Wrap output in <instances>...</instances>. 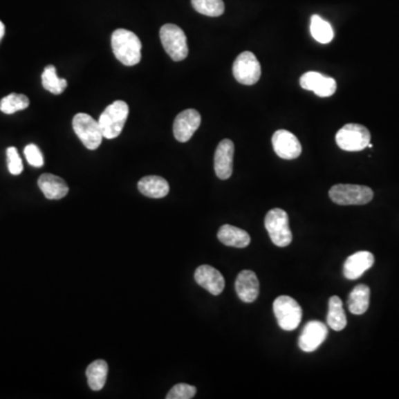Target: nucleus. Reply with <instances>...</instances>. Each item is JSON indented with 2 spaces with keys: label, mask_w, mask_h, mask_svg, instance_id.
I'll return each instance as SVG.
<instances>
[{
  "label": "nucleus",
  "mask_w": 399,
  "mask_h": 399,
  "mask_svg": "<svg viewBox=\"0 0 399 399\" xmlns=\"http://www.w3.org/2000/svg\"><path fill=\"white\" fill-rule=\"evenodd\" d=\"M88 384L93 391H101L106 382L108 375V364L102 360H97L88 366L87 371Z\"/></svg>",
  "instance_id": "5701e85b"
},
{
  "label": "nucleus",
  "mask_w": 399,
  "mask_h": 399,
  "mask_svg": "<svg viewBox=\"0 0 399 399\" xmlns=\"http://www.w3.org/2000/svg\"><path fill=\"white\" fill-rule=\"evenodd\" d=\"M335 139L342 150L358 152L369 147L371 143V132L362 124L349 123L336 133Z\"/></svg>",
  "instance_id": "0eeeda50"
},
{
  "label": "nucleus",
  "mask_w": 399,
  "mask_h": 399,
  "mask_svg": "<svg viewBox=\"0 0 399 399\" xmlns=\"http://www.w3.org/2000/svg\"><path fill=\"white\" fill-rule=\"evenodd\" d=\"M275 154L284 160H294L301 154V145L299 140L288 130H277L272 138Z\"/></svg>",
  "instance_id": "f8f14e48"
},
{
  "label": "nucleus",
  "mask_w": 399,
  "mask_h": 399,
  "mask_svg": "<svg viewBox=\"0 0 399 399\" xmlns=\"http://www.w3.org/2000/svg\"><path fill=\"white\" fill-rule=\"evenodd\" d=\"M7 163H8L9 172L12 176H19L23 172V161L20 159L18 150L15 147L7 149Z\"/></svg>",
  "instance_id": "c85d7f7f"
},
{
  "label": "nucleus",
  "mask_w": 399,
  "mask_h": 399,
  "mask_svg": "<svg viewBox=\"0 0 399 399\" xmlns=\"http://www.w3.org/2000/svg\"><path fill=\"white\" fill-rule=\"evenodd\" d=\"M266 228L273 244L279 248L290 245L293 241V234L290 229L288 213L284 210L272 209L266 216Z\"/></svg>",
  "instance_id": "20e7f679"
},
{
  "label": "nucleus",
  "mask_w": 399,
  "mask_h": 399,
  "mask_svg": "<svg viewBox=\"0 0 399 399\" xmlns=\"http://www.w3.org/2000/svg\"><path fill=\"white\" fill-rule=\"evenodd\" d=\"M73 128L77 137L82 140L86 148L97 150L102 142V132L98 121L87 113H78L73 120Z\"/></svg>",
  "instance_id": "6e6552de"
},
{
  "label": "nucleus",
  "mask_w": 399,
  "mask_h": 399,
  "mask_svg": "<svg viewBox=\"0 0 399 399\" xmlns=\"http://www.w3.org/2000/svg\"><path fill=\"white\" fill-rule=\"evenodd\" d=\"M196 388L189 384H176L171 388L167 399H191L196 396Z\"/></svg>",
  "instance_id": "cd10ccee"
},
{
  "label": "nucleus",
  "mask_w": 399,
  "mask_h": 399,
  "mask_svg": "<svg viewBox=\"0 0 399 399\" xmlns=\"http://www.w3.org/2000/svg\"><path fill=\"white\" fill-rule=\"evenodd\" d=\"M299 84L303 89L314 91L315 95L322 98H326L334 95L337 88L335 79L326 77L316 71H308L301 75Z\"/></svg>",
  "instance_id": "9b49d317"
},
{
  "label": "nucleus",
  "mask_w": 399,
  "mask_h": 399,
  "mask_svg": "<svg viewBox=\"0 0 399 399\" xmlns=\"http://www.w3.org/2000/svg\"><path fill=\"white\" fill-rule=\"evenodd\" d=\"M330 198L338 205H364L374 198L371 187L358 185H336L331 187Z\"/></svg>",
  "instance_id": "39448f33"
},
{
  "label": "nucleus",
  "mask_w": 399,
  "mask_h": 399,
  "mask_svg": "<svg viewBox=\"0 0 399 399\" xmlns=\"http://www.w3.org/2000/svg\"><path fill=\"white\" fill-rule=\"evenodd\" d=\"M369 299H371V290L365 284H358L353 288L349 294V312L354 315H363L367 312L369 306Z\"/></svg>",
  "instance_id": "412c9836"
},
{
  "label": "nucleus",
  "mask_w": 399,
  "mask_h": 399,
  "mask_svg": "<svg viewBox=\"0 0 399 399\" xmlns=\"http://www.w3.org/2000/svg\"><path fill=\"white\" fill-rule=\"evenodd\" d=\"M160 39L163 42L165 53L174 62H182L189 55L187 36L180 27L172 24H167L160 29Z\"/></svg>",
  "instance_id": "423d86ee"
},
{
  "label": "nucleus",
  "mask_w": 399,
  "mask_h": 399,
  "mask_svg": "<svg viewBox=\"0 0 399 399\" xmlns=\"http://www.w3.org/2000/svg\"><path fill=\"white\" fill-rule=\"evenodd\" d=\"M192 6L198 14L209 17H220L224 14L223 0H192Z\"/></svg>",
  "instance_id": "bb28decb"
},
{
  "label": "nucleus",
  "mask_w": 399,
  "mask_h": 399,
  "mask_svg": "<svg viewBox=\"0 0 399 399\" xmlns=\"http://www.w3.org/2000/svg\"><path fill=\"white\" fill-rule=\"evenodd\" d=\"M328 335L326 324L319 321H310L305 325L299 337V346L303 352H315Z\"/></svg>",
  "instance_id": "9d476101"
},
{
  "label": "nucleus",
  "mask_w": 399,
  "mask_h": 399,
  "mask_svg": "<svg viewBox=\"0 0 399 399\" xmlns=\"http://www.w3.org/2000/svg\"><path fill=\"white\" fill-rule=\"evenodd\" d=\"M128 115L129 106L124 101L117 100L106 106L98 120L104 138L115 139L119 137L124 128Z\"/></svg>",
  "instance_id": "f03ea898"
},
{
  "label": "nucleus",
  "mask_w": 399,
  "mask_h": 399,
  "mask_svg": "<svg viewBox=\"0 0 399 399\" xmlns=\"http://www.w3.org/2000/svg\"><path fill=\"white\" fill-rule=\"evenodd\" d=\"M219 240L226 246H233L243 249L251 243V236L248 232L239 229L236 226L224 224L218 232Z\"/></svg>",
  "instance_id": "6ab92c4d"
},
{
  "label": "nucleus",
  "mask_w": 399,
  "mask_h": 399,
  "mask_svg": "<svg viewBox=\"0 0 399 399\" xmlns=\"http://www.w3.org/2000/svg\"><path fill=\"white\" fill-rule=\"evenodd\" d=\"M26 159L28 161L29 165H33L35 168H41L45 161L41 151L36 145H28L24 150Z\"/></svg>",
  "instance_id": "c756f323"
},
{
  "label": "nucleus",
  "mask_w": 399,
  "mask_h": 399,
  "mask_svg": "<svg viewBox=\"0 0 399 399\" xmlns=\"http://www.w3.org/2000/svg\"><path fill=\"white\" fill-rule=\"evenodd\" d=\"M235 290L241 301L253 303L260 293V282L257 274L250 270L241 272L235 281Z\"/></svg>",
  "instance_id": "f3484780"
},
{
  "label": "nucleus",
  "mask_w": 399,
  "mask_h": 399,
  "mask_svg": "<svg viewBox=\"0 0 399 399\" xmlns=\"http://www.w3.org/2000/svg\"><path fill=\"white\" fill-rule=\"evenodd\" d=\"M261 64L254 53L245 51L237 56L233 64V75L235 80L241 84L252 86L257 84L261 78Z\"/></svg>",
  "instance_id": "1a4fd4ad"
},
{
  "label": "nucleus",
  "mask_w": 399,
  "mask_h": 399,
  "mask_svg": "<svg viewBox=\"0 0 399 399\" xmlns=\"http://www.w3.org/2000/svg\"><path fill=\"white\" fill-rule=\"evenodd\" d=\"M3 35H5V25L0 21V41L3 39Z\"/></svg>",
  "instance_id": "7c9ffc66"
},
{
  "label": "nucleus",
  "mask_w": 399,
  "mask_h": 399,
  "mask_svg": "<svg viewBox=\"0 0 399 399\" xmlns=\"http://www.w3.org/2000/svg\"><path fill=\"white\" fill-rule=\"evenodd\" d=\"M41 80L42 87L53 95H62L68 86L66 79H60L57 75L56 68L53 64L45 68L41 75Z\"/></svg>",
  "instance_id": "b1692460"
},
{
  "label": "nucleus",
  "mask_w": 399,
  "mask_h": 399,
  "mask_svg": "<svg viewBox=\"0 0 399 399\" xmlns=\"http://www.w3.org/2000/svg\"><path fill=\"white\" fill-rule=\"evenodd\" d=\"M194 279L201 288L207 290L212 295H220L225 288L223 275L212 266H198L194 273Z\"/></svg>",
  "instance_id": "2eb2a0df"
},
{
  "label": "nucleus",
  "mask_w": 399,
  "mask_h": 399,
  "mask_svg": "<svg viewBox=\"0 0 399 399\" xmlns=\"http://www.w3.org/2000/svg\"><path fill=\"white\" fill-rule=\"evenodd\" d=\"M327 324L336 332L343 331L346 327V314L343 308V301L338 296H332L328 301Z\"/></svg>",
  "instance_id": "4be33fe9"
},
{
  "label": "nucleus",
  "mask_w": 399,
  "mask_h": 399,
  "mask_svg": "<svg viewBox=\"0 0 399 399\" xmlns=\"http://www.w3.org/2000/svg\"><path fill=\"white\" fill-rule=\"evenodd\" d=\"M138 189L143 196L152 198H163L168 196L170 185L168 181L161 176H145L138 183Z\"/></svg>",
  "instance_id": "aec40b11"
},
{
  "label": "nucleus",
  "mask_w": 399,
  "mask_h": 399,
  "mask_svg": "<svg viewBox=\"0 0 399 399\" xmlns=\"http://www.w3.org/2000/svg\"><path fill=\"white\" fill-rule=\"evenodd\" d=\"M274 315L282 330L292 332L301 324L303 310L299 303L288 295L279 296L273 303Z\"/></svg>",
  "instance_id": "7ed1b4c3"
},
{
  "label": "nucleus",
  "mask_w": 399,
  "mask_h": 399,
  "mask_svg": "<svg viewBox=\"0 0 399 399\" xmlns=\"http://www.w3.org/2000/svg\"><path fill=\"white\" fill-rule=\"evenodd\" d=\"M29 99L27 95L19 93H10L0 101V111L6 115H12L15 112L27 109L29 106Z\"/></svg>",
  "instance_id": "a878e982"
},
{
  "label": "nucleus",
  "mask_w": 399,
  "mask_h": 399,
  "mask_svg": "<svg viewBox=\"0 0 399 399\" xmlns=\"http://www.w3.org/2000/svg\"><path fill=\"white\" fill-rule=\"evenodd\" d=\"M38 185L48 200H60L69 192L66 181L50 174H42L38 180Z\"/></svg>",
  "instance_id": "a211bd4d"
},
{
  "label": "nucleus",
  "mask_w": 399,
  "mask_h": 399,
  "mask_svg": "<svg viewBox=\"0 0 399 399\" xmlns=\"http://www.w3.org/2000/svg\"><path fill=\"white\" fill-rule=\"evenodd\" d=\"M112 51L124 66H136L141 62L142 45L137 35L127 29H117L111 37Z\"/></svg>",
  "instance_id": "f257e3e1"
},
{
  "label": "nucleus",
  "mask_w": 399,
  "mask_h": 399,
  "mask_svg": "<svg viewBox=\"0 0 399 399\" xmlns=\"http://www.w3.org/2000/svg\"><path fill=\"white\" fill-rule=\"evenodd\" d=\"M374 263L375 257L371 252H356L347 257L344 263V277L351 281L360 279L366 271H369V268L374 266Z\"/></svg>",
  "instance_id": "dca6fc26"
},
{
  "label": "nucleus",
  "mask_w": 399,
  "mask_h": 399,
  "mask_svg": "<svg viewBox=\"0 0 399 399\" xmlns=\"http://www.w3.org/2000/svg\"><path fill=\"white\" fill-rule=\"evenodd\" d=\"M201 124V115L194 109H187L176 115L174 134L179 142H187Z\"/></svg>",
  "instance_id": "ddd939ff"
},
{
  "label": "nucleus",
  "mask_w": 399,
  "mask_h": 399,
  "mask_svg": "<svg viewBox=\"0 0 399 399\" xmlns=\"http://www.w3.org/2000/svg\"><path fill=\"white\" fill-rule=\"evenodd\" d=\"M233 156L234 143L230 139H224L219 143L215 150L214 170L219 179L228 180L233 174Z\"/></svg>",
  "instance_id": "4468645a"
},
{
  "label": "nucleus",
  "mask_w": 399,
  "mask_h": 399,
  "mask_svg": "<svg viewBox=\"0 0 399 399\" xmlns=\"http://www.w3.org/2000/svg\"><path fill=\"white\" fill-rule=\"evenodd\" d=\"M310 34L316 41L321 44H330L334 38V30L330 23L326 20L319 17L317 15H314L310 18Z\"/></svg>",
  "instance_id": "393cba45"
}]
</instances>
